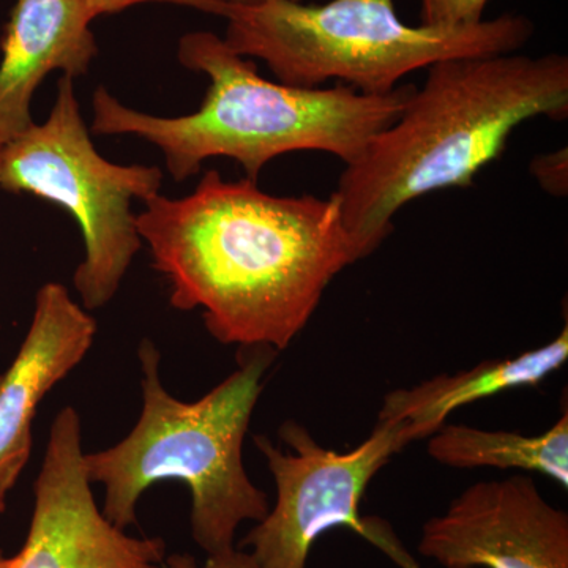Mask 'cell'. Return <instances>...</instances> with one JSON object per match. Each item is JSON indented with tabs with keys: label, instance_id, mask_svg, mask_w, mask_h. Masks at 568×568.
Masks as SVG:
<instances>
[{
	"label": "cell",
	"instance_id": "6da1fadb",
	"mask_svg": "<svg viewBox=\"0 0 568 568\" xmlns=\"http://www.w3.org/2000/svg\"><path fill=\"white\" fill-rule=\"evenodd\" d=\"M136 226L171 306L201 310L223 345L286 349L332 280L365 257L334 197L275 196L215 170L189 196L145 201Z\"/></svg>",
	"mask_w": 568,
	"mask_h": 568
},
{
	"label": "cell",
	"instance_id": "7a4b0ae2",
	"mask_svg": "<svg viewBox=\"0 0 568 568\" xmlns=\"http://www.w3.org/2000/svg\"><path fill=\"white\" fill-rule=\"evenodd\" d=\"M428 69L424 88L346 164L332 193L365 257L394 231L392 220L407 203L473 186L521 123L568 115L567 55L511 52L447 59Z\"/></svg>",
	"mask_w": 568,
	"mask_h": 568
},
{
	"label": "cell",
	"instance_id": "3957f363",
	"mask_svg": "<svg viewBox=\"0 0 568 568\" xmlns=\"http://www.w3.org/2000/svg\"><path fill=\"white\" fill-rule=\"evenodd\" d=\"M179 62L209 78L200 110L160 118L133 110L100 85L92 97L95 134H132L163 153L175 182L201 171L213 156H227L257 182L265 164L291 152H327L353 163L368 142L402 114L416 85L386 95H365L338 84L302 89L268 81L256 63L235 54L222 37L190 32L179 41Z\"/></svg>",
	"mask_w": 568,
	"mask_h": 568
},
{
	"label": "cell",
	"instance_id": "277c9868",
	"mask_svg": "<svg viewBox=\"0 0 568 568\" xmlns=\"http://www.w3.org/2000/svg\"><path fill=\"white\" fill-rule=\"evenodd\" d=\"M244 351L234 373L203 398L186 403L164 388L159 347L141 339L140 418L121 443L84 455L89 480L104 487L102 511L112 525L123 530L136 525L138 500L166 480L189 487L192 537L207 556L235 548L242 523L267 517V495L246 474L244 440L276 351Z\"/></svg>",
	"mask_w": 568,
	"mask_h": 568
},
{
	"label": "cell",
	"instance_id": "5b68a950",
	"mask_svg": "<svg viewBox=\"0 0 568 568\" xmlns=\"http://www.w3.org/2000/svg\"><path fill=\"white\" fill-rule=\"evenodd\" d=\"M209 13L226 20L231 51L267 63L278 82L317 89L336 80L365 95L394 92L406 74L447 59L511 54L534 36L532 21L510 13L467 28L409 26L394 0H213Z\"/></svg>",
	"mask_w": 568,
	"mask_h": 568
},
{
	"label": "cell",
	"instance_id": "8992f818",
	"mask_svg": "<svg viewBox=\"0 0 568 568\" xmlns=\"http://www.w3.org/2000/svg\"><path fill=\"white\" fill-rule=\"evenodd\" d=\"M73 81L62 74L47 121L33 122L0 149V189L61 205L77 220L85 254L73 286L82 308L99 310L119 293L142 246L133 203L160 194L163 173L100 155Z\"/></svg>",
	"mask_w": 568,
	"mask_h": 568
},
{
	"label": "cell",
	"instance_id": "52a82bcc",
	"mask_svg": "<svg viewBox=\"0 0 568 568\" xmlns=\"http://www.w3.org/2000/svg\"><path fill=\"white\" fill-rule=\"evenodd\" d=\"M278 436L291 452H283L268 437H253L276 487L274 508L242 541L260 567L306 568L317 538L338 526L388 547L383 532L362 519L361 504L376 474L414 443L406 425L377 420L368 439L345 454L321 446L295 420L284 422Z\"/></svg>",
	"mask_w": 568,
	"mask_h": 568
},
{
	"label": "cell",
	"instance_id": "ba28073f",
	"mask_svg": "<svg viewBox=\"0 0 568 568\" xmlns=\"http://www.w3.org/2000/svg\"><path fill=\"white\" fill-rule=\"evenodd\" d=\"M84 455L80 414L65 406L52 422L28 538L11 568H163L162 538L130 536L97 506Z\"/></svg>",
	"mask_w": 568,
	"mask_h": 568
},
{
	"label": "cell",
	"instance_id": "9c48e42d",
	"mask_svg": "<svg viewBox=\"0 0 568 568\" xmlns=\"http://www.w3.org/2000/svg\"><path fill=\"white\" fill-rule=\"evenodd\" d=\"M418 552L443 568H568V515L530 477L480 481L425 523Z\"/></svg>",
	"mask_w": 568,
	"mask_h": 568
},
{
	"label": "cell",
	"instance_id": "30bf717a",
	"mask_svg": "<svg viewBox=\"0 0 568 568\" xmlns=\"http://www.w3.org/2000/svg\"><path fill=\"white\" fill-rule=\"evenodd\" d=\"M97 321L61 283L36 297L32 323L20 351L0 375V514L32 455V424L44 396L84 361Z\"/></svg>",
	"mask_w": 568,
	"mask_h": 568
},
{
	"label": "cell",
	"instance_id": "8fae6325",
	"mask_svg": "<svg viewBox=\"0 0 568 568\" xmlns=\"http://www.w3.org/2000/svg\"><path fill=\"white\" fill-rule=\"evenodd\" d=\"M88 0H17L0 41V148L32 125L33 93L52 71L77 78L97 58Z\"/></svg>",
	"mask_w": 568,
	"mask_h": 568
},
{
	"label": "cell",
	"instance_id": "7c38bea8",
	"mask_svg": "<svg viewBox=\"0 0 568 568\" xmlns=\"http://www.w3.org/2000/svg\"><path fill=\"white\" fill-rule=\"evenodd\" d=\"M568 361V327L547 345L515 357L488 361L457 375H443L384 396L379 420L402 422L414 443L435 435L459 407L518 387H536Z\"/></svg>",
	"mask_w": 568,
	"mask_h": 568
},
{
	"label": "cell",
	"instance_id": "4fadbf2b",
	"mask_svg": "<svg viewBox=\"0 0 568 568\" xmlns=\"http://www.w3.org/2000/svg\"><path fill=\"white\" fill-rule=\"evenodd\" d=\"M429 457L457 469H521L552 478L568 488V413L547 432L526 436L467 425L444 424L429 436Z\"/></svg>",
	"mask_w": 568,
	"mask_h": 568
},
{
	"label": "cell",
	"instance_id": "5bb4252c",
	"mask_svg": "<svg viewBox=\"0 0 568 568\" xmlns=\"http://www.w3.org/2000/svg\"><path fill=\"white\" fill-rule=\"evenodd\" d=\"M420 24L455 29L480 24L489 0H420Z\"/></svg>",
	"mask_w": 568,
	"mask_h": 568
},
{
	"label": "cell",
	"instance_id": "9a60e30c",
	"mask_svg": "<svg viewBox=\"0 0 568 568\" xmlns=\"http://www.w3.org/2000/svg\"><path fill=\"white\" fill-rule=\"evenodd\" d=\"M567 149L551 153H541L530 163L534 178L545 192L555 196H566L568 190Z\"/></svg>",
	"mask_w": 568,
	"mask_h": 568
},
{
	"label": "cell",
	"instance_id": "2e32d148",
	"mask_svg": "<svg viewBox=\"0 0 568 568\" xmlns=\"http://www.w3.org/2000/svg\"><path fill=\"white\" fill-rule=\"evenodd\" d=\"M164 564L168 568H261L252 552L237 548L207 556L204 564H197L190 555L168 556Z\"/></svg>",
	"mask_w": 568,
	"mask_h": 568
},
{
	"label": "cell",
	"instance_id": "e0dca14e",
	"mask_svg": "<svg viewBox=\"0 0 568 568\" xmlns=\"http://www.w3.org/2000/svg\"><path fill=\"white\" fill-rule=\"evenodd\" d=\"M93 14L97 18L102 14L121 13V11L130 9V7L140 6V3H174V6L190 7L207 13L212 0H88Z\"/></svg>",
	"mask_w": 568,
	"mask_h": 568
},
{
	"label": "cell",
	"instance_id": "ac0fdd59",
	"mask_svg": "<svg viewBox=\"0 0 568 568\" xmlns=\"http://www.w3.org/2000/svg\"><path fill=\"white\" fill-rule=\"evenodd\" d=\"M13 567V558H7L2 551H0V568H11Z\"/></svg>",
	"mask_w": 568,
	"mask_h": 568
},
{
	"label": "cell",
	"instance_id": "d6986e66",
	"mask_svg": "<svg viewBox=\"0 0 568 568\" xmlns=\"http://www.w3.org/2000/svg\"><path fill=\"white\" fill-rule=\"evenodd\" d=\"M231 2L242 3V6H253V3L264 2V0H231ZM297 2H301V0H297Z\"/></svg>",
	"mask_w": 568,
	"mask_h": 568
},
{
	"label": "cell",
	"instance_id": "ffe728a7",
	"mask_svg": "<svg viewBox=\"0 0 568 568\" xmlns=\"http://www.w3.org/2000/svg\"><path fill=\"white\" fill-rule=\"evenodd\" d=\"M0 149H2V148H0Z\"/></svg>",
	"mask_w": 568,
	"mask_h": 568
}]
</instances>
